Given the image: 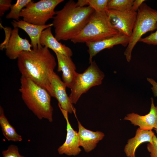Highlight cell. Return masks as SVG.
<instances>
[{
    "label": "cell",
    "instance_id": "cell-1",
    "mask_svg": "<svg viewBox=\"0 0 157 157\" xmlns=\"http://www.w3.org/2000/svg\"><path fill=\"white\" fill-rule=\"evenodd\" d=\"M17 59L18 67L22 76L45 89L54 97L50 76L56 63L49 48L41 46L31 51H24Z\"/></svg>",
    "mask_w": 157,
    "mask_h": 157
},
{
    "label": "cell",
    "instance_id": "cell-2",
    "mask_svg": "<svg viewBox=\"0 0 157 157\" xmlns=\"http://www.w3.org/2000/svg\"><path fill=\"white\" fill-rule=\"evenodd\" d=\"M94 10L89 6L80 7L73 0L68 1L55 11L53 18L55 38L59 41L71 40L84 27Z\"/></svg>",
    "mask_w": 157,
    "mask_h": 157
},
{
    "label": "cell",
    "instance_id": "cell-3",
    "mask_svg": "<svg viewBox=\"0 0 157 157\" xmlns=\"http://www.w3.org/2000/svg\"><path fill=\"white\" fill-rule=\"evenodd\" d=\"M19 90L27 108L40 119L53 121V109L51 96L45 89L29 78L21 76Z\"/></svg>",
    "mask_w": 157,
    "mask_h": 157
},
{
    "label": "cell",
    "instance_id": "cell-4",
    "mask_svg": "<svg viewBox=\"0 0 157 157\" xmlns=\"http://www.w3.org/2000/svg\"><path fill=\"white\" fill-rule=\"evenodd\" d=\"M119 33L111 24L106 12L94 10L84 27L70 40L74 44L96 42Z\"/></svg>",
    "mask_w": 157,
    "mask_h": 157
},
{
    "label": "cell",
    "instance_id": "cell-5",
    "mask_svg": "<svg viewBox=\"0 0 157 157\" xmlns=\"http://www.w3.org/2000/svg\"><path fill=\"white\" fill-rule=\"evenodd\" d=\"M135 24L129 42L124 54L127 61L131 59L132 50L142 35L147 32L156 30L157 23V10L153 9L143 3L137 12Z\"/></svg>",
    "mask_w": 157,
    "mask_h": 157
},
{
    "label": "cell",
    "instance_id": "cell-6",
    "mask_svg": "<svg viewBox=\"0 0 157 157\" xmlns=\"http://www.w3.org/2000/svg\"><path fill=\"white\" fill-rule=\"evenodd\" d=\"M64 0H41L31 1L21 11L20 17L29 23L38 25H46L55 14V9Z\"/></svg>",
    "mask_w": 157,
    "mask_h": 157
},
{
    "label": "cell",
    "instance_id": "cell-7",
    "mask_svg": "<svg viewBox=\"0 0 157 157\" xmlns=\"http://www.w3.org/2000/svg\"><path fill=\"white\" fill-rule=\"evenodd\" d=\"M90 64V65L83 73H77L70 88L71 93L69 97L72 104H76L81 95L91 88L102 83L104 74L94 60Z\"/></svg>",
    "mask_w": 157,
    "mask_h": 157
},
{
    "label": "cell",
    "instance_id": "cell-8",
    "mask_svg": "<svg viewBox=\"0 0 157 157\" xmlns=\"http://www.w3.org/2000/svg\"><path fill=\"white\" fill-rule=\"evenodd\" d=\"M106 13L112 24L119 32L131 37L135 22L137 12L119 11L107 9Z\"/></svg>",
    "mask_w": 157,
    "mask_h": 157
},
{
    "label": "cell",
    "instance_id": "cell-9",
    "mask_svg": "<svg viewBox=\"0 0 157 157\" xmlns=\"http://www.w3.org/2000/svg\"><path fill=\"white\" fill-rule=\"evenodd\" d=\"M58 106L66 121L67 133L65 141L58 148V152L61 155L65 154L68 156L77 155L81 151L79 147L78 132L74 129L70 123L68 112L62 109L59 105Z\"/></svg>",
    "mask_w": 157,
    "mask_h": 157
},
{
    "label": "cell",
    "instance_id": "cell-10",
    "mask_svg": "<svg viewBox=\"0 0 157 157\" xmlns=\"http://www.w3.org/2000/svg\"><path fill=\"white\" fill-rule=\"evenodd\" d=\"M130 38V37L119 32L113 36L100 41L86 42L89 55V63L92 61V59L94 56L104 49L112 48L118 44H121L124 47L127 46Z\"/></svg>",
    "mask_w": 157,
    "mask_h": 157
},
{
    "label": "cell",
    "instance_id": "cell-11",
    "mask_svg": "<svg viewBox=\"0 0 157 157\" xmlns=\"http://www.w3.org/2000/svg\"><path fill=\"white\" fill-rule=\"evenodd\" d=\"M50 78L54 94V97L58 100V105L70 114L74 113L76 116V109L72 105L69 97L67 93V87L65 84L54 71L51 74Z\"/></svg>",
    "mask_w": 157,
    "mask_h": 157
},
{
    "label": "cell",
    "instance_id": "cell-12",
    "mask_svg": "<svg viewBox=\"0 0 157 157\" xmlns=\"http://www.w3.org/2000/svg\"><path fill=\"white\" fill-rule=\"evenodd\" d=\"M32 45L26 38L24 39L19 34V28H14L6 48L5 53L11 60L17 59L24 51H31Z\"/></svg>",
    "mask_w": 157,
    "mask_h": 157
},
{
    "label": "cell",
    "instance_id": "cell-13",
    "mask_svg": "<svg viewBox=\"0 0 157 157\" xmlns=\"http://www.w3.org/2000/svg\"><path fill=\"white\" fill-rule=\"evenodd\" d=\"M150 110L147 114L140 115L133 113L127 115L124 119L130 121L135 126H138L142 130H152L157 128V106H155L154 99L151 98Z\"/></svg>",
    "mask_w": 157,
    "mask_h": 157
},
{
    "label": "cell",
    "instance_id": "cell-14",
    "mask_svg": "<svg viewBox=\"0 0 157 157\" xmlns=\"http://www.w3.org/2000/svg\"><path fill=\"white\" fill-rule=\"evenodd\" d=\"M11 24L14 28H19L24 30L28 35L31 40V44L33 49H36L42 46L40 38L43 31L53 26L52 23L44 25H38L27 22L23 20H13Z\"/></svg>",
    "mask_w": 157,
    "mask_h": 157
},
{
    "label": "cell",
    "instance_id": "cell-15",
    "mask_svg": "<svg viewBox=\"0 0 157 157\" xmlns=\"http://www.w3.org/2000/svg\"><path fill=\"white\" fill-rule=\"evenodd\" d=\"M58 62L57 71L62 72L63 81L67 87L70 88L78 73L71 57L55 53Z\"/></svg>",
    "mask_w": 157,
    "mask_h": 157
},
{
    "label": "cell",
    "instance_id": "cell-16",
    "mask_svg": "<svg viewBox=\"0 0 157 157\" xmlns=\"http://www.w3.org/2000/svg\"><path fill=\"white\" fill-rule=\"evenodd\" d=\"M77 120L80 146L82 147L85 152H89L95 148L98 142L103 139L105 135L101 131H93L86 129Z\"/></svg>",
    "mask_w": 157,
    "mask_h": 157
},
{
    "label": "cell",
    "instance_id": "cell-17",
    "mask_svg": "<svg viewBox=\"0 0 157 157\" xmlns=\"http://www.w3.org/2000/svg\"><path fill=\"white\" fill-rule=\"evenodd\" d=\"M40 42L42 46L51 49L54 53L70 57L73 55L71 49L59 42L53 35L51 32V27L42 31L40 36Z\"/></svg>",
    "mask_w": 157,
    "mask_h": 157
},
{
    "label": "cell",
    "instance_id": "cell-18",
    "mask_svg": "<svg viewBox=\"0 0 157 157\" xmlns=\"http://www.w3.org/2000/svg\"><path fill=\"white\" fill-rule=\"evenodd\" d=\"M155 135L152 130H146L138 128L135 136L128 140L125 145L124 151L127 157H135V151L138 147L143 142L153 143V138Z\"/></svg>",
    "mask_w": 157,
    "mask_h": 157
},
{
    "label": "cell",
    "instance_id": "cell-19",
    "mask_svg": "<svg viewBox=\"0 0 157 157\" xmlns=\"http://www.w3.org/2000/svg\"><path fill=\"white\" fill-rule=\"evenodd\" d=\"M0 125L3 135L9 141L20 142L22 140V136L16 132L5 116L2 107H0Z\"/></svg>",
    "mask_w": 157,
    "mask_h": 157
},
{
    "label": "cell",
    "instance_id": "cell-20",
    "mask_svg": "<svg viewBox=\"0 0 157 157\" xmlns=\"http://www.w3.org/2000/svg\"><path fill=\"white\" fill-rule=\"evenodd\" d=\"M134 0H109L107 8L108 10L119 11L131 10Z\"/></svg>",
    "mask_w": 157,
    "mask_h": 157
},
{
    "label": "cell",
    "instance_id": "cell-21",
    "mask_svg": "<svg viewBox=\"0 0 157 157\" xmlns=\"http://www.w3.org/2000/svg\"><path fill=\"white\" fill-rule=\"evenodd\" d=\"M32 1L31 0H17L16 3L12 5L10 10L6 16L7 19H19L20 13L22 10Z\"/></svg>",
    "mask_w": 157,
    "mask_h": 157
},
{
    "label": "cell",
    "instance_id": "cell-22",
    "mask_svg": "<svg viewBox=\"0 0 157 157\" xmlns=\"http://www.w3.org/2000/svg\"><path fill=\"white\" fill-rule=\"evenodd\" d=\"M108 0H86V6H89L94 11L101 12H106L107 9Z\"/></svg>",
    "mask_w": 157,
    "mask_h": 157
},
{
    "label": "cell",
    "instance_id": "cell-23",
    "mask_svg": "<svg viewBox=\"0 0 157 157\" xmlns=\"http://www.w3.org/2000/svg\"><path fill=\"white\" fill-rule=\"evenodd\" d=\"M3 157H26L19 154L18 147L16 145L11 144L7 149L2 151Z\"/></svg>",
    "mask_w": 157,
    "mask_h": 157
},
{
    "label": "cell",
    "instance_id": "cell-24",
    "mask_svg": "<svg viewBox=\"0 0 157 157\" xmlns=\"http://www.w3.org/2000/svg\"><path fill=\"white\" fill-rule=\"evenodd\" d=\"M156 31L151 33L148 36L145 38H141L139 42H140L149 45H157V23L156 24Z\"/></svg>",
    "mask_w": 157,
    "mask_h": 157
},
{
    "label": "cell",
    "instance_id": "cell-25",
    "mask_svg": "<svg viewBox=\"0 0 157 157\" xmlns=\"http://www.w3.org/2000/svg\"><path fill=\"white\" fill-rule=\"evenodd\" d=\"M153 143L147 144V149L150 153V157H157V138L154 135L153 138Z\"/></svg>",
    "mask_w": 157,
    "mask_h": 157
},
{
    "label": "cell",
    "instance_id": "cell-26",
    "mask_svg": "<svg viewBox=\"0 0 157 157\" xmlns=\"http://www.w3.org/2000/svg\"><path fill=\"white\" fill-rule=\"evenodd\" d=\"M0 26L4 29L5 33V39L4 42L1 44L0 46V50H2L3 49H6L7 46L11 35V32L12 30L11 27L7 26L3 27L1 24V23H0Z\"/></svg>",
    "mask_w": 157,
    "mask_h": 157
},
{
    "label": "cell",
    "instance_id": "cell-27",
    "mask_svg": "<svg viewBox=\"0 0 157 157\" xmlns=\"http://www.w3.org/2000/svg\"><path fill=\"white\" fill-rule=\"evenodd\" d=\"M11 0H0V16L2 17L4 13L10 8L12 5Z\"/></svg>",
    "mask_w": 157,
    "mask_h": 157
},
{
    "label": "cell",
    "instance_id": "cell-28",
    "mask_svg": "<svg viewBox=\"0 0 157 157\" xmlns=\"http://www.w3.org/2000/svg\"><path fill=\"white\" fill-rule=\"evenodd\" d=\"M145 1V0H134L131 10L133 12H137L140 6Z\"/></svg>",
    "mask_w": 157,
    "mask_h": 157
},
{
    "label": "cell",
    "instance_id": "cell-29",
    "mask_svg": "<svg viewBox=\"0 0 157 157\" xmlns=\"http://www.w3.org/2000/svg\"><path fill=\"white\" fill-rule=\"evenodd\" d=\"M147 80L152 85L151 89L155 97H157V82L151 78H147Z\"/></svg>",
    "mask_w": 157,
    "mask_h": 157
},
{
    "label": "cell",
    "instance_id": "cell-30",
    "mask_svg": "<svg viewBox=\"0 0 157 157\" xmlns=\"http://www.w3.org/2000/svg\"><path fill=\"white\" fill-rule=\"evenodd\" d=\"M156 133L157 134V128L155 129Z\"/></svg>",
    "mask_w": 157,
    "mask_h": 157
}]
</instances>
